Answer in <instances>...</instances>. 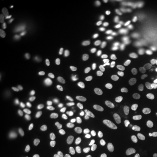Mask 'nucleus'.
<instances>
[{"label":"nucleus","mask_w":157,"mask_h":157,"mask_svg":"<svg viewBox=\"0 0 157 157\" xmlns=\"http://www.w3.org/2000/svg\"><path fill=\"white\" fill-rule=\"evenodd\" d=\"M29 42V38H24L21 39V40L17 41V42L13 43V48H21V47H24L28 44Z\"/></svg>","instance_id":"12"},{"label":"nucleus","mask_w":157,"mask_h":157,"mask_svg":"<svg viewBox=\"0 0 157 157\" xmlns=\"http://www.w3.org/2000/svg\"><path fill=\"white\" fill-rule=\"evenodd\" d=\"M50 95V90L47 89L45 87H39L36 90V96L40 99H45V98H48Z\"/></svg>","instance_id":"7"},{"label":"nucleus","mask_w":157,"mask_h":157,"mask_svg":"<svg viewBox=\"0 0 157 157\" xmlns=\"http://www.w3.org/2000/svg\"><path fill=\"white\" fill-rule=\"evenodd\" d=\"M6 67L9 73H13L16 70V61L13 56H10L7 58L6 62Z\"/></svg>","instance_id":"6"},{"label":"nucleus","mask_w":157,"mask_h":157,"mask_svg":"<svg viewBox=\"0 0 157 157\" xmlns=\"http://www.w3.org/2000/svg\"><path fill=\"white\" fill-rule=\"evenodd\" d=\"M139 157H151V149L148 146L141 147L139 151Z\"/></svg>","instance_id":"11"},{"label":"nucleus","mask_w":157,"mask_h":157,"mask_svg":"<svg viewBox=\"0 0 157 157\" xmlns=\"http://www.w3.org/2000/svg\"><path fill=\"white\" fill-rule=\"evenodd\" d=\"M63 68V64L60 61L49 63L38 71L36 74L37 79L46 80L57 77L62 74Z\"/></svg>","instance_id":"1"},{"label":"nucleus","mask_w":157,"mask_h":157,"mask_svg":"<svg viewBox=\"0 0 157 157\" xmlns=\"http://www.w3.org/2000/svg\"><path fill=\"white\" fill-rule=\"evenodd\" d=\"M0 88L3 93L7 95L13 93L15 88L12 78L4 73L0 74Z\"/></svg>","instance_id":"3"},{"label":"nucleus","mask_w":157,"mask_h":157,"mask_svg":"<svg viewBox=\"0 0 157 157\" xmlns=\"http://www.w3.org/2000/svg\"><path fill=\"white\" fill-rule=\"evenodd\" d=\"M87 148L90 151V152H92L93 154H100L101 153L102 150L101 146L93 141H90L89 143L87 144Z\"/></svg>","instance_id":"8"},{"label":"nucleus","mask_w":157,"mask_h":157,"mask_svg":"<svg viewBox=\"0 0 157 157\" xmlns=\"http://www.w3.org/2000/svg\"><path fill=\"white\" fill-rule=\"evenodd\" d=\"M63 143L68 148H72L75 145V138L71 133H66L63 135L62 137Z\"/></svg>","instance_id":"5"},{"label":"nucleus","mask_w":157,"mask_h":157,"mask_svg":"<svg viewBox=\"0 0 157 157\" xmlns=\"http://www.w3.org/2000/svg\"><path fill=\"white\" fill-rule=\"evenodd\" d=\"M114 157H124V154L120 147H117L114 149Z\"/></svg>","instance_id":"14"},{"label":"nucleus","mask_w":157,"mask_h":157,"mask_svg":"<svg viewBox=\"0 0 157 157\" xmlns=\"http://www.w3.org/2000/svg\"><path fill=\"white\" fill-rule=\"evenodd\" d=\"M157 132V120L156 119H153L151 121L149 127L148 129V135L150 137H154L156 135Z\"/></svg>","instance_id":"9"},{"label":"nucleus","mask_w":157,"mask_h":157,"mask_svg":"<svg viewBox=\"0 0 157 157\" xmlns=\"http://www.w3.org/2000/svg\"><path fill=\"white\" fill-rule=\"evenodd\" d=\"M33 17H34V15L33 14H29L28 16H26V17H25V19L27 20V21H30V20H31L33 18Z\"/></svg>","instance_id":"15"},{"label":"nucleus","mask_w":157,"mask_h":157,"mask_svg":"<svg viewBox=\"0 0 157 157\" xmlns=\"http://www.w3.org/2000/svg\"><path fill=\"white\" fill-rule=\"evenodd\" d=\"M34 47H31V46H29L26 49H25L22 53V56L23 58H27V57H29L31 55V52L34 51Z\"/></svg>","instance_id":"13"},{"label":"nucleus","mask_w":157,"mask_h":157,"mask_svg":"<svg viewBox=\"0 0 157 157\" xmlns=\"http://www.w3.org/2000/svg\"><path fill=\"white\" fill-rule=\"evenodd\" d=\"M65 82H66V80L63 78H59L58 79H56L51 84V89L54 90L60 89L65 84Z\"/></svg>","instance_id":"10"},{"label":"nucleus","mask_w":157,"mask_h":157,"mask_svg":"<svg viewBox=\"0 0 157 157\" xmlns=\"http://www.w3.org/2000/svg\"><path fill=\"white\" fill-rule=\"evenodd\" d=\"M5 30L13 43L22 39V32H21V27L16 20L9 19L5 23Z\"/></svg>","instance_id":"2"},{"label":"nucleus","mask_w":157,"mask_h":157,"mask_svg":"<svg viewBox=\"0 0 157 157\" xmlns=\"http://www.w3.org/2000/svg\"><path fill=\"white\" fill-rule=\"evenodd\" d=\"M11 42L12 40L9 36H3L0 38V53L4 58H9L11 54Z\"/></svg>","instance_id":"4"}]
</instances>
